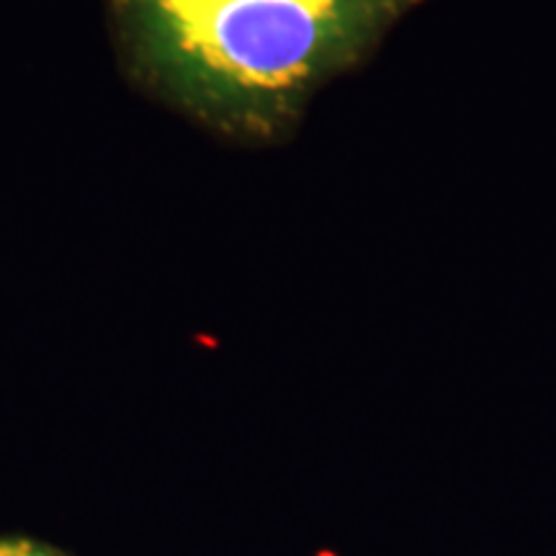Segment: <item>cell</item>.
Listing matches in <instances>:
<instances>
[{
    "instance_id": "obj_1",
    "label": "cell",
    "mask_w": 556,
    "mask_h": 556,
    "mask_svg": "<svg viewBox=\"0 0 556 556\" xmlns=\"http://www.w3.org/2000/svg\"><path fill=\"white\" fill-rule=\"evenodd\" d=\"M428 0H106L122 73L229 142L294 135L309 101Z\"/></svg>"
},
{
    "instance_id": "obj_2",
    "label": "cell",
    "mask_w": 556,
    "mask_h": 556,
    "mask_svg": "<svg viewBox=\"0 0 556 556\" xmlns=\"http://www.w3.org/2000/svg\"><path fill=\"white\" fill-rule=\"evenodd\" d=\"M0 556H65V554L29 539H0Z\"/></svg>"
}]
</instances>
